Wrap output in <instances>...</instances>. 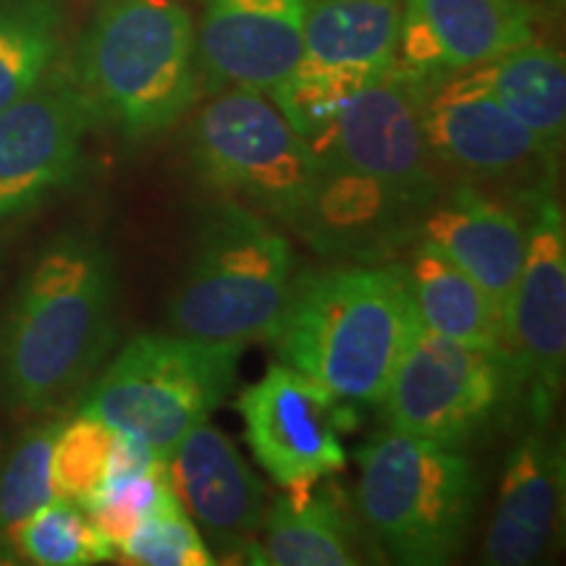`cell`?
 <instances>
[{
    "label": "cell",
    "instance_id": "cell-22",
    "mask_svg": "<svg viewBox=\"0 0 566 566\" xmlns=\"http://www.w3.org/2000/svg\"><path fill=\"white\" fill-rule=\"evenodd\" d=\"M478 80L546 150L558 158L566 132V66L556 48L537 42L472 66Z\"/></svg>",
    "mask_w": 566,
    "mask_h": 566
},
{
    "label": "cell",
    "instance_id": "cell-18",
    "mask_svg": "<svg viewBox=\"0 0 566 566\" xmlns=\"http://www.w3.org/2000/svg\"><path fill=\"white\" fill-rule=\"evenodd\" d=\"M428 208L386 184L346 168L323 166L321 184L300 233L317 250L352 258H380L405 244Z\"/></svg>",
    "mask_w": 566,
    "mask_h": 566
},
{
    "label": "cell",
    "instance_id": "cell-26",
    "mask_svg": "<svg viewBox=\"0 0 566 566\" xmlns=\"http://www.w3.org/2000/svg\"><path fill=\"white\" fill-rule=\"evenodd\" d=\"M17 562L38 566H90L116 554L111 541L74 501L55 499L34 512L13 535Z\"/></svg>",
    "mask_w": 566,
    "mask_h": 566
},
{
    "label": "cell",
    "instance_id": "cell-21",
    "mask_svg": "<svg viewBox=\"0 0 566 566\" xmlns=\"http://www.w3.org/2000/svg\"><path fill=\"white\" fill-rule=\"evenodd\" d=\"M247 562L273 566H354L365 562L363 535L338 495L317 483L286 488L265 514Z\"/></svg>",
    "mask_w": 566,
    "mask_h": 566
},
{
    "label": "cell",
    "instance_id": "cell-14",
    "mask_svg": "<svg viewBox=\"0 0 566 566\" xmlns=\"http://www.w3.org/2000/svg\"><path fill=\"white\" fill-rule=\"evenodd\" d=\"M168 478L184 512L212 556L247 562L265 520L268 491L223 430L202 422L168 459Z\"/></svg>",
    "mask_w": 566,
    "mask_h": 566
},
{
    "label": "cell",
    "instance_id": "cell-12",
    "mask_svg": "<svg viewBox=\"0 0 566 566\" xmlns=\"http://www.w3.org/2000/svg\"><path fill=\"white\" fill-rule=\"evenodd\" d=\"M237 409L254 462L283 491L321 483L346 467L342 399L286 363L244 388Z\"/></svg>",
    "mask_w": 566,
    "mask_h": 566
},
{
    "label": "cell",
    "instance_id": "cell-7",
    "mask_svg": "<svg viewBox=\"0 0 566 566\" xmlns=\"http://www.w3.org/2000/svg\"><path fill=\"white\" fill-rule=\"evenodd\" d=\"M189 147L202 184L302 229L323 163L263 92L233 87L212 97L197 113Z\"/></svg>",
    "mask_w": 566,
    "mask_h": 566
},
{
    "label": "cell",
    "instance_id": "cell-5",
    "mask_svg": "<svg viewBox=\"0 0 566 566\" xmlns=\"http://www.w3.org/2000/svg\"><path fill=\"white\" fill-rule=\"evenodd\" d=\"M357 514L384 556L405 566L449 564L464 551L480 478L457 446L386 430L357 451Z\"/></svg>",
    "mask_w": 566,
    "mask_h": 566
},
{
    "label": "cell",
    "instance_id": "cell-17",
    "mask_svg": "<svg viewBox=\"0 0 566 566\" xmlns=\"http://www.w3.org/2000/svg\"><path fill=\"white\" fill-rule=\"evenodd\" d=\"M424 242L443 252L509 315L525 260V221L478 187H459L446 202H433L422 218Z\"/></svg>",
    "mask_w": 566,
    "mask_h": 566
},
{
    "label": "cell",
    "instance_id": "cell-11",
    "mask_svg": "<svg viewBox=\"0 0 566 566\" xmlns=\"http://www.w3.org/2000/svg\"><path fill=\"white\" fill-rule=\"evenodd\" d=\"M97 111L74 74L51 71L32 92L0 108V223L69 187Z\"/></svg>",
    "mask_w": 566,
    "mask_h": 566
},
{
    "label": "cell",
    "instance_id": "cell-10",
    "mask_svg": "<svg viewBox=\"0 0 566 566\" xmlns=\"http://www.w3.org/2000/svg\"><path fill=\"white\" fill-rule=\"evenodd\" d=\"M525 260L506 315V349L537 422H548L566 370V223L554 181L527 192Z\"/></svg>",
    "mask_w": 566,
    "mask_h": 566
},
{
    "label": "cell",
    "instance_id": "cell-19",
    "mask_svg": "<svg viewBox=\"0 0 566 566\" xmlns=\"http://www.w3.org/2000/svg\"><path fill=\"white\" fill-rule=\"evenodd\" d=\"M562 478V451L543 430L516 441L506 457L499 501L488 527V564L527 566L543 556L556 530Z\"/></svg>",
    "mask_w": 566,
    "mask_h": 566
},
{
    "label": "cell",
    "instance_id": "cell-28",
    "mask_svg": "<svg viewBox=\"0 0 566 566\" xmlns=\"http://www.w3.org/2000/svg\"><path fill=\"white\" fill-rule=\"evenodd\" d=\"M116 430L97 417L80 412L71 422H61L53 443V483L59 499L84 504L101 491L111 470Z\"/></svg>",
    "mask_w": 566,
    "mask_h": 566
},
{
    "label": "cell",
    "instance_id": "cell-2",
    "mask_svg": "<svg viewBox=\"0 0 566 566\" xmlns=\"http://www.w3.org/2000/svg\"><path fill=\"white\" fill-rule=\"evenodd\" d=\"M420 328L407 268L349 265L300 275L271 342L336 399L378 405Z\"/></svg>",
    "mask_w": 566,
    "mask_h": 566
},
{
    "label": "cell",
    "instance_id": "cell-8",
    "mask_svg": "<svg viewBox=\"0 0 566 566\" xmlns=\"http://www.w3.org/2000/svg\"><path fill=\"white\" fill-rule=\"evenodd\" d=\"M520 386L509 349H488L420 328L388 380V430L446 446L472 441Z\"/></svg>",
    "mask_w": 566,
    "mask_h": 566
},
{
    "label": "cell",
    "instance_id": "cell-29",
    "mask_svg": "<svg viewBox=\"0 0 566 566\" xmlns=\"http://www.w3.org/2000/svg\"><path fill=\"white\" fill-rule=\"evenodd\" d=\"M124 562L139 566H212L218 564L205 537L181 506L168 509L134 530L116 548Z\"/></svg>",
    "mask_w": 566,
    "mask_h": 566
},
{
    "label": "cell",
    "instance_id": "cell-20",
    "mask_svg": "<svg viewBox=\"0 0 566 566\" xmlns=\"http://www.w3.org/2000/svg\"><path fill=\"white\" fill-rule=\"evenodd\" d=\"M401 0H310L300 66L370 84L396 63Z\"/></svg>",
    "mask_w": 566,
    "mask_h": 566
},
{
    "label": "cell",
    "instance_id": "cell-4",
    "mask_svg": "<svg viewBox=\"0 0 566 566\" xmlns=\"http://www.w3.org/2000/svg\"><path fill=\"white\" fill-rule=\"evenodd\" d=\"M74 76L126 139L171 129L200 84L192 13L179 0H103Z\"/></svg>",
    "mask_w": 566,
    "mask_h": 566
},
{
    "label": "cell",
    "instance_id": "cell-25",
    "mask_svg": "<svg viewBox=\"0 0 566 566\" xmlns=\"http://www.w3.org/2000/svg\"><path fill=\"white\" fill-rule=\"evenodd\" d=\"M59 428L61 420H45L27 430L0 470V562H17V530L59 499L53 483V443Z\"/></svg>",
    "mask_w": 566,
    "mask_h": 566
},
{
    "label": "cell",
    "instance_id": "cell-24",
    "mask_svg": "<svg viewBox=\"0 0 566 566\" xmlns=\"http://www.w3.org/2000/svg\"><path fill=\"white\" fill-rule=\"evenodd\" d=\"M61 53V9L55 0H0V108L53 71Z\"/></svg>",
    "mask_w": 566,
    "mask_h": 566
},
{
    "label": "cell",
    "instance_id": "cell-3",
    "mask_svg": "<svg viewBox=\"0 0 566 566\" xmlns=\"http://www.w3.org/2000/svg\"><path fill=\"white\" fill-rule=\"evenodd\" d=\"M294 268L292 242L271 218L233 200L210 205L168 300V328L205 342H271L294 294Z\"/></svg>",
    "mask_w": 566,
    "mask_h": 566
},
{
    "label": "cell",
    "instance_id": "cell-27",
    "mask_svg": "<svg viewBox=\"0 0 566 566\" xmlns=\"http://www.w3.org/2000/svg\"><path fill=\"white\" fill-rule=\"evenodd\" d=\"M174 506L181 504L168 478V462L158 464L155 470L137 472V475L108 478L101 491L82 504L84 514L101 530L105 541L113 543V548L122 546L142 522Z\"/></svg>",
    "mask_w": 566,
    "mask_h": 566
},
{
    "label": "cell",
    "instance_id": "cell-13",
    "mask_svg": "<svg viewBox=\"0 0 566 566\" xmlns=\"http://www.w3.org/2000/svg\"><path fill=\"white\" fill-rule=\"evenodd\" d=\"M422 129L436 163L472 179H556L554 155L501 108L472 69L424 80Z\"/></svg>",
    "mask_w": 566,
    "mask_h": 566
},
{
    "label": "cell",
    "instance_id": "cell-23",
    "mask_svg": "<svg viewBox=\"0 0 566 566\" xmlns=\"http://www.w3.org/2000/svg\"><path fill=\"white\" fill-rule=\"evenodd\" d=\"M407 279L422 328L462 344L506 349L504 313L433 244L422 242L417 247Z\"/></svg>",
    "mask_w": 566,
    "mask_h": 566
},
{
    "label": "cell",
    "instance_id": "cell-1",
    "mask_svg": "<svg viewBox=\"0 0 566 566\" xmlns=\"http://www.w3.org/2000/svg\"><path fill=\"white\" fill-rule=\"evenodd\" d=\"M116 263L95 233L61 231L21 275L0 323V394L51 412L87 384L116 336Z\"/></svg>",
    "mask_w": 566,
    "mask_h": 566
},
{
    "label": "cell",
    "instance_id": "cell-6",
    "mask_svg": "<svg viewBox=\"0 0 566 566\" xmlns=\"http://www.w3.org/2000/svg\"><path fill=\"white\" fill-rule=\"evenodd\" d=\"M244 346L181 334H142L97 375L80 412L171 459L237 384Z\"/></svg>",
    "mask_w": 566,
    "mask_h": 566
},
{
    "label": "cell",
    "instance_id": "cell-9",
    "mask_svg": "<svg viewBox=\"0 0 566 566\" xmlns=\"http://www.w3.org/2000/svg\"><path fill=\"white\" fill-rule=\"evenodd\" d=\"M424 80L396 61L344 105L310 145L313 153L323 166L363 174L430 208L438 200V174L422 129Z\"/></svg>",
    "mask_w": 566,
    "mask_h": 566
},
{
    "label": "cell",
    "instance_id": "cell-16",
    "mask_svg": "<svg viewBox=\"0 0 566 566\" xmlns=\"http://www.w3.org/2000/svg\"><path fill=\"white\" fill-rule=\"evenodd\" d=\"M535 38L530 0H401L396 61L424 76L488 63Z\"/></svg>",
    "mask_w": 566,
    "mask_h": 566
},
{
    "label": "cell",
    "instance_id": "cell-15",
    "mask_svg": "<svg viewBox=\"0 0 566 566\" xmlns=\"http://www.w3.org/2000/svg\"><path fill=\"white\" fill-rule=\"evenodd\" d=\"M310 0H202L197 63L212 87L271 92L302 55Z\"/></svg>",
    "mask_w": 566,
    "mask_h": 566
}]
</instances>
